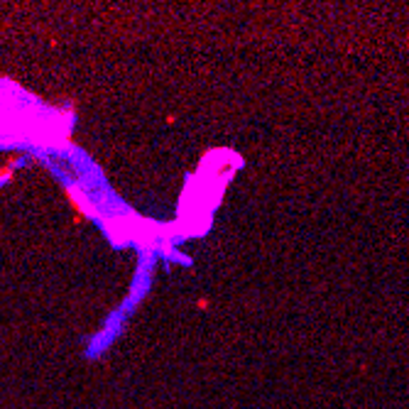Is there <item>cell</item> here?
Returning <instances> with one entry per match:
<instances>
[{"label": "cell", "instance_id": "7a4b0ae2", "mask_svg": "<svg viewBox=\"0 0 409 409\" xmlns=\"http://www.w3.org/2000/svg\"><path fill=\"white\" fill-rule=\"evenodd\" d=\"M209 306V299H199V309H206Z\"/></svg>", "mask_w": 409, "mask_h": 409}, {"label": "cell", "instance_id": "6da1fadb", "mask_svg": "<svg viewBox=\"0 0 409 409\" xmlns=\"http://www.w3.org/2000/svg\"><path fill=\"white\" fill-rule=\"evenodd\" d=\"M67 196L71 201V209L78 213V218H86V216H96V209L91 206V201L86 199V194L76 187H67Z\"/></svg>", "mask_w": 409, "mask_h": 409}]
</instances>
